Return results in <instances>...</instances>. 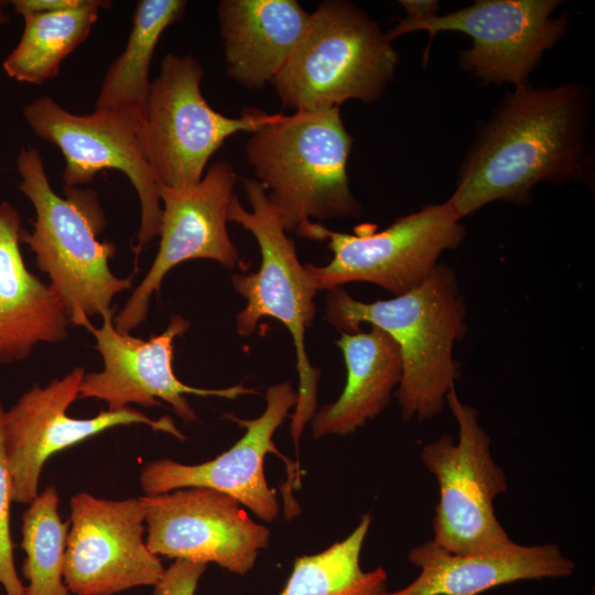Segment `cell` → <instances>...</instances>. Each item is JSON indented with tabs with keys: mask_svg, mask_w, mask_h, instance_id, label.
<instances>
[{
	"mask_svg": "<svg viewBox=\"0 0 595 595\" xmlns=\"http://www.w3.org/2000/svg\"><path fill=\"white\" fill-rule=\"evenodd\" d=\"M591 94L577 83L515 87L477 129L447 199L461 217L493 202L528 204L542 182L585 181Z\"/></svg>",
	"mask_w": 595,
	"mask_h": 595,
	"instance_id": "obj_1",
	"label": "cell"
},
{
	"mask_svg": "<svg viewBox=\"0 0 595 595\" xmlns=\"http://www.w3.org/2000/svg\"><path fill=\"white\" fill-rule=\"evenodd\" d=\"M184 0H139L125 50L110 64L95 109L131 113L140 119L150 89L149 71L163 32L184 15Z\"/></svg>",
	"mask_w": 595,
	"mask_h": 595,
	"instance_id": "obj_22",
	"label": "cell"
},
{
	"mask_svg": "<svg viewBox=\"0 0 595 595\" xmlns=\"http://www.w3.org/2000/svg\"><path fill=\"white\" fill-rule=\"evenodd\" d=\"M4 409L0 401V585L6 595H24L25 586L17 574L13 543L10 534L11 482L2 442V418Z\"/></svg>",
	"mask_w": 595,
	"mask_h": 595,
	"instance_id": "obj_26",
	"label": "cell"
},
{
	"mask_svg": "<svg viewBox=\"0 0 595 595\" xmlns=\"http://www.w3.org/2000/svg\"><path fill=\"white\" fill-rule=\"evenodd\" d=\"M203 76L202 65L192 55L167 54L151 82L138 139L159 187L193 186L230 136L255 132L280 115L246 108L238 118L226 117L204 98Z\"/></svg>",
	"mask_w": 595,
	"mask_h": 595,
	"instance_id": "obj_8",
	"label": "cell"
},
{
	"mask_svg": "<svg viewBox=\"0 0 595 595\" xmlns=\"http://www.w3.org/2000/svg\"><path fill=\"white\" fill-rule=\"evenodd\" d=\"M296 392L291 382L268 387L266 409L255 419H240L230 413L225 418L246 429L245 434L227 451L205 463L186 465L170 458L147 464L140 474L144 496H155L181 488H209L236 499L259 519L274 521L279 516L275 490L264 475L268 453L280 455L273 435L295 407Z\"/></svg>",
	"mask_w": 595,
	"mask_h": 595,
	"instance_id": "obj_17",
	"label": "cell"
},
{
	"mask_svg": "<svg viewBox=\"0 0 595 595\" xmlns=\"http://www.w3.org/2000/svg\"><path fill=\"white\" fill-rule=\"evenodd\" d=\"M111 311L104 316L101 327L89 322L87 328L96 338L95 348L102 357L99 372L85 374L78 389V399H99L108 410L127 408L130 403L143 407L167 402L186 422L197 421L196 413L185 394L236 399L257 391L241 383L223 389H202L180 381L173 370L174 339L188 331L191 324L180 314L170 317L167 327L149 339L116 331Z\"/></svg>",
	"mask_w": 595,
	"mask_h": 595,
	"instance_id": "obj_16",
	"label": "cell"
},
{
	"mask_svg": "<svg viewBox=\"0 0 595 595\" xmlns=\"http://www.w3.org/2000/svg\"><path fill=\"white\" fill-rule=\"evenodd\" d=\"M466 317L457 275L441 262L419 286L388 300L363 302L339 286L325 301V318L340 333L369 324L397 344L402 375L396 398L404 421L431 420L446 405L459 377L453 350L466 335Z\"/></svg>",
	"mask_w": 595,
	"mask_h": 595,
	"instance_id": "obj_2",
	"label": "cell"
},
{
	"mask_svg": "<svg viewBox=\"0 0 595 595\" xmlns=\"http://www.w3.org/2000/svg\"><path fill=\"white\" fill-rule=\"evenodd\" d=\"M84 0H12L14 12L20 15L30 13H46L73 9L78 7Z\"/></svg>",
	"mask_w": 595,
	"mask_h": 595,
	"instance_id": "obj_28",
	"label": "cell"
},
{
	"mask_svg": "<svg viewBox=\"0 0 595 595\" xmlns=\"http://www.w3.org/2000/svg\"><path fill=\"white\" fill-rule=\"evenodd\" d=\"M8 3H9V1H8ZM8 3L0 7V26L6 24L9 21V15L6 12V8H7Z\"/></svg>",
	"mask_w": 595,
	"mask_h": 595,
	"instance_id": "obj_30",
	"label": "cell"
},
{
	"mask_svg": "<svg viewBox=\"0 0 595 595\" xmlns=\"http://www.w3.org/2000/svg\"><path fill=\"white\" fill-rule=\"evenodd\" d=\"M461 220L445 201L401 216L379 231L376 225L366 223L358 225L354 234L339 232L310 220L294 232L327 241L333 253L324 266L304 264L317 291L367 282L396 296L419 286L440 263L441 256L462 244L466 230Z\"/></svg>",
	"mask_w": 595,
	"mask_h": 595,
	"instance_id": "obj_7",
	"label": "cell"
},
{
	"mask_svg": "<svg viewBox=\"0 0 595 595\" xmlns=\"http://www.w3.org/2000/svg\"><path fill=\"white\" fill-rule=\"evenodd\" d=\"M217 12L227 73L250 89L274 80L311 20L295 0H223Z\"/></svg>",
	"mask_w": 595,
	"mask_h": 595,
	"instance_id": "obj_20",
	"label": "cell"
},
{
	"mask_svg": "<svg viewBox=\"0 0 595 595\" xmlns=\"http://www.w3.org/2000/svg\"><path fill=\"white\" fill-rule=\"evenodd\" d=\"M408 560L420 573L390 595H478L518 581L570 576L575 570L574 562L554 543L512 541L490 551L455 554L429 540L413 547Z\"/></svg>",
	"mask_w": 595,
	"mask_h": 595,
	"instance_id": "obj_18",
	"label": "cell"
},
{
	"mask_svg": "<svg viewBox=\"0 0 595 595\" xmlns=\"http://www.w3.org/2000/svg\"><path fill=\"white\" fill-rule=\"evenodd\" d=\"M399 54L386 32L357 6L321 2L295 52L272 82L294 111L378 100L394 77Z\"/></svg>",
	"mask_w": 595,
	"mask_h": 595,
	"instance_id": "obj_5",
	"label": "cell"
},
{
	"mask_svg": "<svg viewBox=\"0 0 595 595\" xmlns=\"http://www.w3.org/2000/svg\"><path fill=\"white\" fill-rule=\"evenodd\" d=\"M237 174L228 161L209 165L199 182L187 188L160 186L162 217L158 253L148 273L113 317L117 332L130 334L148 315L149 302L166 273L193 259H209L226 269L244 268L229 237L228 207Z\"/></svg>",
	"mask_w": 595,
	"mask_h": 595,
	"instance_id": "obj_13",
	"label": "cell"
},
{
	"mask_svg": "<svg viewBox=\"0 0 595 595\" xmlns=\"http://www.w3.org/2000/svg\"><path fill=\"white\" fill-rule=\"evenodd\" d=\"M19 190L35 209L33 230L22 229L20 242L35 255L36 267L51 279L69 323L85 327L93 316L115 311L113 296L132 286V277L118 278L109 260L116 246L97 236L105 216L96 192L64 187L65 197L52 188L43 160L34 147H24L17 158Z\"/></svg>",
	"mask_w": 595,
	"mask_h": 595,
	"instance_id": "obj_3",
	"label": "cell"
},
{
	"mask_svg": "<svg viewBox=\"0 0 595 595\" xmlns=\"http://www.w3.org/2000/svg\"><path fill=\"white\" fill-rule=\"evenodd\" d=\"M354 139L339 107L294 111L250 133L248 164L266 188L286 232L312 220L356 218L347 160Z\"/></svg>",
	"mask_w": 595,
	"mask_h": 595,
	"instance_id": "obj_4",
	"label": "cell"
},
{
	"mask_svg": "<svg viewBox=\"0 0 595 595\" xmlns=\"http://www.w3.org/2000/svg\"><path fill=\"white\" fill-rule=\"evenodd\" d=\"M8 1L0 0V7L4 6Z\"/></svg>",
	"mask_w": 595,
	"mask_h": 595,
	"instance_id": "obj_31",
	"label": "cell"
},
{
	"mask_svg": "<svg viewBox=\"0 0 595 595\" xmlns=\"http://www.w3.org/2000/svg\"><path fill=\"white\" fill-rule=\"evenodd\" d=\"M242 186L251 210L244 208L235 194L228 207V221L251 232L261 260L256 272L231 277L234 290L246 300V306L236 314V332L249 336L264 317L278 320L290 332L299 377L295 410L291 415V435L298 450L300 436L317 404L320 370L311 364L304 339L316 316L317 290L300 262L294 241L286 235L266 188L256 178H244Z\"/></svg>",
	"mask_w": 595,
	"mask_h": 595,
	"instance_id": "obj_6",
	"label": "cell"
},
{
	"mask_svg": "<svg viewBox=\"0 0 595 595\" xmlns=\"http://www.w3.org/2000/svg\"><path fill=\"white\" fill-rule=\"evenodd\" d=\"M372 521L370 512L342 541L322 552L295 559L278 595H390L383 567L364 571L360 554Z\"/></svg>",
	"mask_w": 595,
	"mask_h": 595,
	"instance_id": "obj_24",
	"label": "cell"
},
{
	"mask_svg": "<svg viewBox=\"0 0 595 595\" xmlns=\"http://www.w3.org/2000/svg\"><path fill=\"white\" fill-rule=\"evenodd\" d=\"M556 0H477L456 11L422 20L402 19L386 32L390 42L416 31L429 33L424 60L433 37L454 31L468 35L472 46L459 52L461 67L482 84H529L544 52L564 35L566 14L554 18Z\"/></svg>",
	"mask_w": 595,
	"mask_h": 595,
	"instance_id": "obj_10",
	"label": "cell"
},
{
	"mask_svg": "<svg viewBox=\"0 0 595 595\" xmlns=\"http://www.w3.org/2000/svg\"><path fill=\"white\" fill-rule=\"evenodd\" d=\"M446 405L458 441L443 435L421 448V461L439 485L432 541L455 554L504 548L512 540L496 517L494 501L508 489L506 475L491 456L477 410L462 402L455 388Z\"/></svg>",
	"mask_w": 595,
	"mask_h": 595,
	"instance_id": "obj_9",
	"label": "cell"
},
{
	"mask_svg": "<svg viewBox=\"0 0 595 595\" xmlns=\"http://www.w3.org/2000/svg\"><path fill=\"white\" fill-rule=\"evenodd\" d=\"M21 231L17 208L0 202V365L28 358L39 343L63 342L71 324L56 292L26 269Z\"/></svg>",
	"mask_w": 595,
	"mask_h": 595,
	"instance_id": "obj_19",
	"label": "cell"
},
{
	"mask_svg": "<svg viewBox=\"0 0 595 595\" xmlns=\"http://www.w3.org/2000/svg\"><path fill=\"white\" fill-rule=\"evenodd\" d=\"M207 564L175 560L153 587V595H195Z\"/></svg>",
	"mask_w": 595,
	"mask_h": 595,
	"instance_id": "obj_27",
	"label": "cell"
},
{
	"mask_svg": "<svg viewBox=\"0 0 595 595\" xmlns=\"http://www.w3.org/2000/svg\"><path fill=\"white\" fill-rule=\"evenodd\" d=\"M0 171H1V164H0Z\"/></svg>",
	"mask_w": 595,
	"mask_h": 595,
	"instance_id": "obj_32",
	"label": "cell"
},
{
	"mask_svg": "<svg viewBox=\"0 0 595 595\" xmlns=\"http://www.w3.org/2000/svg\"><path fill=\"white\" fill-rule=\"evenodd\" d=\"M85 369L76 367L45 387L33 386L3 413L2 442L12 502L31 504L37 496L45 462L55 453L118 425L145 424L180 441L186 436L170 416L151 419L133 408L101 411L89 419L68 415L78 399Z\"/></svg>",
	"mask_w": 595,
	"mask_h": 595,
	"instance_id": "obj_12",
	"label": "cell"
},
{
	"mask_svg": "<svg viewBox=\"0 0 595 595\" xmlns=\"http://www.w3.org/2000/svg\"><path fill=\"white\" fill-rule=\"evenodd\" d=\"M141 499L145 543L158 556L216 563L245 575L255 566L260 550L269 545V529L223 493L191 487Z\"/></svg>",
	"mask_w": 595,
	"mask_h": 595,
	"instance_id": "obj_15",
	"label": "cell"
},
{
	"mask_svg": "<svg viewBox=\"0 0 595 595\" xmlns=\"http://www.w3.org/2000/svg\"><path fill=\"white\" fill-rule=\"evenodd\" d=\"M403 7L407 20H422L434 17L439 11L437 1H418V0H402L400 1Z\"/></svg>",
	"mask_w": 595,
	"mask_h": 595,
	"instance_id": "obj_29",
	"label": "cell"
},
{
	"mask_svg": "<svg viewBox=\"0 0 595 595\" xmlns=\"http://www.w3.org/2000/svg\"><path fill=\"white\" fill-rule=\"evenodd\" d=\"M22 113L37 138L61 150L65 159L64 187H79L108 169L127 175L141 205L137 255L159 236L162 217L160 187L140 148L138 117L100 109L79 116L64 109L50 96L30 101Z\"/></svg>",
	"mask_w": 595,
	"mask_h": 595,
	"instance_id": "obj_11",
	"label": "cell"
},
{
	"mask_svg": "<svg viewBox=\"0 0 595 595\" xmlns=\"http://www.w3.org/2000/svg\"><path fill=\"white\" fill-rule=\"evenodd\" d=\"M58 502L57 490L48 486L22 515L24 595H71L63 576L71 522L62 521Z\"/></svg>",
	"mask_w": 595,
	"mask_h": 595,
	"instance_id": "obj_25",
	"label": "cell"
},
{
	"mask_svg": "<svg viewBox=\"0 0 595 595\" xmlns=\"http://www.w3.org/2000/svg\"><path fill=\"white\" fill-rule=\"evenodd\" d=\"M110 6V1L84 0L73 9L23 15L22 36L2 64L6 74L33 85L56 77L62 62L89 35L99 11Z\"/></svg>",
	"mask_w": 595,
	"mask_h": 595,
	"instance_id": "obj_23",
	"label": "cell"
},
{
	"mask_svg": "<svg viewBox=\"0 0 595 595\" xmlns=\"http://www.w3.org/2000/svg\"><path fill=\"white\" fill-rule=\"evenodd\" d=\"M346 366L340 396L323 405L311 420L312 436L348 435L376 419L390 403L402 361L394 340L382 329L340 333L336 340Z\"/></svg>",
	"mask_w": 595,
	"mask_h": 595,
	"instance_id": "obj_21",
	"label": "cell"
},
{
	"mask_svg": "<svg viewBox=\"0 0 595 595\" xmlns=\"http://www.w3.org/2000/svg\"><path fill=\"white\" fill-rule=\"evenodd\" d=\"M144 517L141 497H72L63 572L69 593L115 595L160 582L165 570L147 547Z\"/></svg>",
	"mask_w": 595,
	"mask_h": 595,
	"instance_id": "obj_14",
	"label": "cell"
}]
</instances>
